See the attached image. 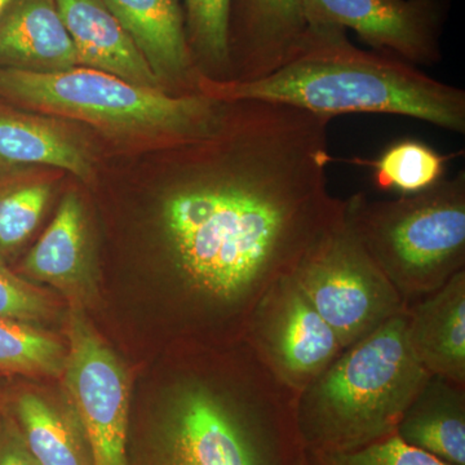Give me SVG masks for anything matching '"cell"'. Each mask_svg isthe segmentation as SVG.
Wrapping results in <instances>:
<instances>
[{
    "label": "cell",
    "instance_id": "cell-1",
    "mask_svg": "<svg viewBox=\"0 0 465 465\" xmlns=\"http://www.w3.org/2000/svg\"><path fill=\"white\" fill-rule=\"evenodd\" d=\"M331 119L228 101L189 142L193 166L164 193L161 228L176 282L198 313L243 341L260 300L341 215L327 168Z\"/></svg>",
    "mask_w": 465,
    "mask_h": 465
},
{
    "label": "cell",
    "instance_id": "cell-2",
    "mask_svg": "<svg viewBox=\"0 0 465 465\" xmlns=\"http://www.w3.org/2000/svg\"><path fill=\"white\" fill-rule=\"evenodd\" d=\"M226 362L174 381L134 465H304L299 394L244 339Z\"/></svg>",
    "mask_w": 465,
    "mask_h": 465
},
{
    "label": "cell",
    "instance_id": "cell-3",
    "mask_svg": "<svg viewBox=\"0 0 465 465\" xmlns=\"http://www.w3.org/2000/svg\"><path fill=\"white\" fill-rule=\"evenodd\" d=\"M198 92L216 101L259 100L313 114L406 116L465 134V91L418 66L349 41L347 30L309 25L296 54L273 74L253 82L198 76Z\"/></svg>",
    "mask_w": 465,
    "mask_h": 465
},
{
    "label": "cell",
    "instance_id": "cell-4",
    "mask_svg": "<svg viewBox=\"0 0 465 465\" xmlns=\"http://www.w3.org/2000/svg\"><path fill=\"white\" fill-rule=\"evenodd\" d=\"M407 309L342 349L300 391L296 421L311 451H351L396 434L430 375L406 335Z\"/></svg>",
    "mask_w": 465,
    "mask_h": 465
},
{
    "label": "cell",
    "instance_id": "cell-5",
    "mask_svg": "<svg viewBox=\"0 0 465 465\" xmlns=\"http://www.w3.org/2000/svg\"><path fill=\"white\" fill-rule=\"evenodd\" d=\"M0 96L115 136L173 146L206 134L223 106L202 94H173L85 66L57 73L0 66Z\"/></svg>",
    "mask_w": 465,
    "mask_h": 465
},
{
    "label": "cell",
    "instance_id": "cell-6",
    "mask_svg": "<svg viewBox=\"0 0 465 465\" xmlns=\"http://www.w3.org/2000/svg\"><path fill=\"white\" fill-rule=\"evenodd\" d=\"M351 225L407 305L465 271V173L397 200H345Z\"/></svg>",
    "mask_w": 465,
    "mask_h": 465
},
{
    "label": "cell",
    "instance_id": "cell-7",
    "mask_svg": "<svg viewBox=\"0 0 465 465\" xmlns=\"http://www.w3.org/2000/svg\"><path fill=\"white\" fill-rule=\"evenodd\" d=\"M292 275L342 349L409 308L361 243L345 200L341 215Z\"/></svg>",
    "mask_w": 465,
    "mask_h": 465
},
{
    "label": "cell",
    "instance_id": "cell-8",
    "mask_svg": "<svg viewBox=\"0 0 465 465\" xmlns=\"http://www.w3.org/2000/svg\"><path fill=\"white\" fill-rule=\"evenodd\" d=\"M63 375L92 465H130L131 384L127 369L96 331L84 309L69 307Z\"/></svg>",
    "mask_w": 465,
    "mask_h": 465
},
{
    "label": "cell",
    "instance_id": "cell-9",
    "mask_svg": "<svg viewBox=\"0 0 465 465\" xmlns=\"http://www.w3.org/2000/svg\"><path fill=\"white\" fill-rule=\"evenodd\" d=\"M244 341L269 371L298 394L342 351L338 336L292 274L278 281L260 300Z\"/></svg>",
    "mask_w": 465,
    "mask_h": 465
},
{
    "label": "cell",
    "instance_id": "cell-10",
    "mask_svg": "<svg viewBox=\"0 0 465 465\" xmlns=\"http://www.w3.org/2000/svg\"><path fill=\"white\" fill-rule=\"evenodd\" d=\"M308 25L351 30L374 51L415 66L442 61L448 0H304Z\"/></svg>",
    "mask_w": 465,
    "mask_h": 465
},
{
    "label": "cell",
    "instance_id": "cell-11",
    "mask_svg": "<svg viewBox=\"0 0 465 465\" xmlns=\"http://www.w3.org/2000/svg\"><path fill=\"white\" fill-rule=\"evenodd\" d=\"M308 27L304 0H231L226 82L273 74L299 50Z\"/></svg>",
    "mask_w": 465,
    "mask_h": 465
},
{
    "label": "cell",
    "instance_id": "cell-12",
    "mask_svg": "<svg viewBox=\"0 0 465 465\" xmlns=\"http://www.w3.org/2000/svg\"><path fill=\"white\" fill-rule=\"evenodd\" d=\"M18 274L30 282L54 287L69 307L90 308L97 302L96 262L87 210L78 193L69 192L41 240L27 253Z\"/></svg>",
    "mask_w": 465,
    "mask_h": 465
},
{
    "label": "cell",
    "instance_id": "cell-13",
    "mask_svg": "<svg viewBox=\"0 0 465 465\" xmlns=\"http://www.w3.org/2000/svg\"><path fill=\"white\" fill-rule=\"evenodd\" d=\"M145 57L158 81L183 94H200L180 0H104Z\"/></svg>",
    "mask_w": 465,
    "mask_h": 465
},
{
    "label": "cell",
    "instance_id": "cell-14",
    "mask_svg": "<svg viewBox=\"0 0 465 465\" xmlns=\"http://www.w3.org/2000/svg\"><path fill=\"white\" fill-rule=\"evenodd\" d=\"M406 335L428 374L465 388V271L409 305Z\"/></svg>",
    "mask_w": 465,
    "mask_h": 465
},
{
    "label": "cell",
    "instance_id": "cell-15",
    "mask_svg": "<svg viewBox=\"0 0 465 465\" xmlns=\"http://www.w3.org/2000/svg\"><path fill=\"white\" fill-rule=\"evenodd\" d=\"M54 2L74 45L79 66L101 70L143 87L164 90L104 0Z\"/></svg>",
    "mask_w": 465,
    "mask_h": 465
},
{
    "label": "cell",
    "instance_id": "cell-16",
    "mask_svg": "<svg viewBox=\"0 0 465 465\" xmlns=\"http://www.w3.org/2000/svg\"><path fill=\"white\" fill-rule=\"evenodd\" d=\"M0 66L57 73L79 66L54 0H15L0 16Z\"/></svg>",
    "mask_w": 465,
    "mask_h": 465
},
{
    "label": "cell",
    "instance_id": "cell-17",
    "mask_svg": "<svg viewBox=\"0 0 465 465\" xmlns=\"http://www.w3.org/2000/svg\"><path fill=\"white\" fill-rule=\"evenodd\" d=\"M397 436L450 465H465V388L430 376L401 419Z\"/></svg>",
    "mask_w": 465,
    "mask_h": 465
},
{
    "label": "cell",
    "instance_id": "cell-18",
    "mask_svg": "<svg viewBox=\"0 0 465 465\" xmlns=\"http://www.w3.org/2000/svg\"><path fill=\"white\" fill-rule=\"evenodd\" d=\"M0 166H50L88 182L94 176L84 143L41 116L0 109Z\"/></svg>",
    "mask_w": 465,
    "mask_h": 465
},
{
    "label": "cell",
    "instance_id": "cell-19",
    "mask_svg": "<svg viewBox=\"0 0 465 465\" xmlns=\"http://www.w3.org/2000/svg\"><path fill=\"white\" fill-rule=\"evenodd\" d=\"M12 414L39 465H92L74 412L35 391L15 397Z\"/></svg>",
    "mask_w": 465,
    "mask_h": 465
},
{
    "label": "cell",
    "instance_id": "cell-20",
    "mask_svg": "<svg viewBox=\"0 0 465 465\" xmlns=\"http://www.w3.org/2000/svg\"><path fill=\"white\" fill-rule=\"evenodd\" d=\"M454 155L437 152L421 140L403 139L391 143L375 159L353 158L347 162L372 171L375 188L411 195L432 188L446 177Z\"/></svg>",
    "mask_w": 465,
    "mask_h": 465
},
{
    "label": "cell",
    "instance_id": "cell-21",
    "mask_svg": "<svg viewBox=\"0 0 465 465\" xmlns=\"http://www.w3.org/2000/svg\"><path fill=\"white\" fill-rule=\"evenodd\" d=\"M66 344L36 324L0 318V374L61 378Z\"/></svg>",
    "mask_w": 465,
    "mask_h": 465
},
{
    "label": "cell",
    "instance_id": "cell-22",
    "mask_svg": "<svg viewBox=\"0 0 465 465\" xmlns=\"http://www.w3.org/2000/svg\"><path fill=\"white\" fill-rule=\"evenodd\" d=\"M52 185L42 177L0 180V265L23 247L50 203Z\"/></svg>",
    "mask_w": 465,
    "mask_h": 465
},
{
    "label": "cell",
    "instance_id": "cell-23",
    "mask_svg": "<svg viewBox=\"0 0 465 465\" xmlns=\"http://www.w3.org/2000/svg\"><path fill=\"white\" fill-rule=\"evenodd\" d=\"M231 0H183L186 35L201 75L229 78L228 26Z\"/></svg>",
    "mask_w": 465,
    "mask_h": 465
},
{
    "label": "cell",
    "instance_id": "cell-24",
    "mask_svg": "<svg viewBox=\"0 0 465 465\" xmlns=\"http://www.w3.org/2000/svg\"><path fill=\"white\" fill-rule=\"evenodd\" d=\"M304 465H450L430 452L407 445L397 434L351 451L305 449Z\"/></svg>",
    "mask_w": 465,
    "mask_h": 465
},
{
    "label": "cell",
    "instance_id": "cell-25",
    "mask_svg": "<svg viewBox=\"0 0 465 465\" xmlns=\"http://www.w3.org/2000/svg\"><path fill=\"white\" fill-rule=\"evenodd\" d=\"M57 316L58 304L51 293L0 265V318L36 324Z\"/></svg>",
    "mask_w": 465,
    "mask_h": 465
},
{
    "label": "cell",
    "instance_id": "cell-26",
    "mask_svg": "<svg viewBox=\"0 0 465 465\" xmlns=\"http://www.w3.org/2000/svg\"><path fill=\"white\" fill-rule=\"evenodd\" d=\"M0 465H39L27 448L11 407L0 423Z\"/></svg>",
    "mask_w": 465,
    "mask_h": 465
},
{
    "label": "cell",
    "instance_id": "cell-27",
    "mask_svg": "<svg viewBox=\"0 0 465 465\" xmlns=\"http://www.w3.org/2000/svg\"><path fill=\"white\" fill-rule=\"evenodd\" d=\"M9 407H11V403H9L8 397L5 396V391L0 390V423H2L5 416L7 415Z\"/></svg>",
    "mask_w": 465,
    "mask_h": 465
},
{
    "label": "cell",
    "instance_id": "cell-28",
    "mask_svg": "<svg viewBox=\"0 0 465 465\" xmlns=\"http://www.w3.org/2000/svg\"><path fill=\"white\" fill-rule=\"evenodd\" d=\"M14 2L15 0H0V16H2L3 12H5V9H7Z\"/></svg>",
    "mask_w": 465,
    "mask_h": 465
}]
</instances>
